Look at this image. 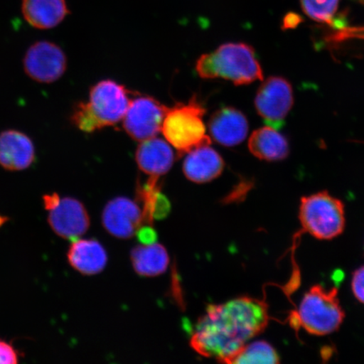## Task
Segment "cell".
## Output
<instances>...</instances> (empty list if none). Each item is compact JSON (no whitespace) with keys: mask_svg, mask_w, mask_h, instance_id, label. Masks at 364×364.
<instances>
[{"mask_svg":"<svg viewBox=\"0 0 364 364\" xmlns=\"http://www.w3.org/2000/svg\"><path fill=\"white\" fill-rule=\"evenodd\" d=\"M209 133L218 144L234 147L247 138L248 121L237 109L226 107L218 109L208 122Z\"/></svg>","mask_w":364,"mask_h":364,"instance_id":"4fadbf2b","label":"cell"},{"mask_svg":"<svg viewBox=\"0 0 364 364\" xmlns=\"http://www.w3.org/2000/svg\"><path fill=\"white\" fill-rule=\"evenodd\" d=\"M294 104V92L289 82L282 77L267 79L257 90L255 105L257 112L268 126L279 129Z\"/></svg>","mask_w":364,"mask_h":364,"instance_id":"9c48e42d","label":"cell"},{"mask_svg":"<svg viewBox=\"0 0 364 364\" xmlns=\"http://www.w3.org/2000/svg\"><path fill=\"white\" fill-rule=\"evenodd\" d=\"M36 159V149L28 135L15 129L0 133V166L9 171L28 169Z\"/></svg>","mask_w":364,"mask_h":364,"instance_id":"7c38bea8","label":"cell"},{"mask_svg":"<svg viewBox=\"0 0 364 364\" xmlns=\"http://www.w3.org/2000/svg\"><path fill=\"white\" fill-rule=\"evenodd\" d=\"M299 218L303 230L318 240L334 239L345 229L344 204L327 192L303 197Z\"/></svg>","mask_w":364,"mask_h":364,"instance_id":"5b68a950","label":"cell"},{"mask_svg":"<svg viewBox=\"0 0 364 364\" xmlns=\"http://www.w3.org/2000/svg\"><path fill=\"white\" fill-rule=\"evenodd\" d=\"M248 146L250 153L262 161H283L289 154L288 140L270 126L254 131L249 139Z\"/></svg>","mask_w":364,"mask_h":364,"instance_id":"ac0fdd59","label":"cell"},{"mask_svg":"<svg viewBox=\"0 0 364 364\" xmlns=\"http://www.w3.org/2000/svg\"><path fill=\"white\" fill-rule=\"evenodd\" d=\"M340 0H300L304 13L311 19L331 24L338 11Z\"/></svg>","mask_w":364,"mask_h":364,"instance_id":"44dd1931","label":"cell"},{"mask_svg":"<svg viewBox=\"0 0 364 364\" xmlns=\"http://www.w3.org/2000/svg\"><path fill=\"white\" fill-rule=\"evenodd\" d=\"M48 224L59 237L76 240L89 230L90 220L84 204L75 198H60L48 210Z\"/></svg>","mask_w":364,"mask_h":364,"instance_id":"30bf717a","label":"cell"},{"mask_svg":"<svg viewBox=\"0 0 364 364\" xmlns=\"http://www.w3.org/2000/svg\"><path fill=\"white\" fill-rule=\"evenodd\" d=\"M270 316L262 299L239 297L209 304L191 336V347L205 358L229 363L255 336L267 328Z\"/></svg>","mask_w":364,"mask_h":364,"instance_id":"6da1fadb","label":"cell"},{"mask_svg":"<svg viewBox=\"0 0 364 364\" xmlns=\"http://www.w3.org/2000/svg\"><path fill=\"white\" fill-rule=\"evenodd\" d=\"M6 221V218L0 217V226H1L4 222Z\"/></svg>","mask_w":364,"mask_h":364,"instance_id":"484cf974","label":"cell"},{"mask_svg":"<svg viewBox=\"0 0 364 364\" xmlns=\"http://www.w3.org/2000/svg\"><path fill=\"white\" fill-rule=\"evenodd\" d=\"M143 223H145L143 208L133 200L125 197L113 198L102 212L105 229L116 238H131Z\"/></svg>","mask_w":364,"mask_h":364,"instance_id":"8fae6325","label":"cell"},{"mask_svg":"<svg viewBox=\"0 0 364 364\" xmlns=\"http://www.w3.org/2000/svg\"><path fill=\"white\" fill-rule=\"evenodd\" d=\"M352 290L355 298L364 304V266L354 272L352 279Z\"/></svg>","mask_w":364,"mask_h":364,"instance_id":"7402d4cb","label":"cell"},{"mask_svg":"<svg viewBox=\"0 0 364 364\" xmlns=\"http://www.w3.org/2000/svg\"><path fill=\"white\" fill-rule=\"evenodd\" d=\"M21 12L25 21L39 30L54 28L70 14L66 0H22Z\"/></svg>","mask_w":364,"mask_h":364,"instance_id":"e0dca14e","label":"cell"},{"mask_svg":"<svg viewBox=\"0 0 364 364\" xmlns=\"http://www.w3.org/2000/svg\"><path fill=\"white\" fill-rule=\"evenodd\" d=\"M18 354L15 348L6 341H0V364H16Z\"/></svg>","mask_w":364,"mask_h":364,"instance_id":"603a6c76","label":"cell"},{"mask_svg":"<svg viewBox=\"0 0 364 364\" xmlns=\"http://www.w3.org/2000/svg\"><path fill=\"white\" fill-rule=\"evenodd\" d=\"M205 113L206 108L197 97L188 103H177L168 109L161 132L179 156L196 148L211 144L203 122Z\"/></svg>","mask_w":364,"mask_h":364,"instance_id":"3957f363","label":"cell"},{"mask_svg":"<svg viewBox=\"0 0 364 364\" xmlns=\"http://www.w3.org/2000/svg\"><path fill=\"white\" fill-rule=\"evenodd\" d=\"M182 169L186 178L194 183H208L222 174L225 161L210 144L203 145L188 153Z\"/></svg>","mask_w":364,"mask_h":364,"instance_id":"9a60e30c","label":"cell"},{"mask_svg":"<svg viewBox=\"0 0 364 364\" xmlns=\"http://www.w3.org/2000/svg\"><path fill=\"white\" fill-rule=\"evenodd\" d=\"M136 235L141 244L148 245L156 242V232L149 225L141 226Z\"/></svg>","mask_w":364,"mask_h":364,"instance_id":"cb8c5ba5","label":"cell"},{"mask_svg":"<svg viewBox=\"0 0 364 364\" xmlns=\"http://www.w3.org/2000/svg\"><path fill=\"white\" fill-rule=\"evenodd\" d=\"M135 159L144 174L159 179L171 171L175 154L167 141L154 136L141 142L136 150Z\"/></svg>","mask_w":364,"mask_h":364,"instance_id":"5bb4252c","label":"cell"},{"mask_svg":"<svg viewBox=\"0 0 364 364\" xmlns=\"http://www.w3.org/2000/svg\"><path fill=\"white\" fill-rule=\"evenodd\" d=\"M280 357L276 349L265 341L247 343L232 358L230 364L279 363Z\"/></svg>","mask_w":364,"mask_h":364,"instance_id":"ffe728a7","label":"cell"},{"mask_svg":"<svg viewBox=\"0 0 364 364\" xmlns=\"http://www.w3.org/2000/svg\"><path fill=\"white\" fill-rule=\"evenodd\" d=\"M23 67L31 80L41 84H51L65 75L67 57L56 43L39 41L27 49Z\"/></svg>","mask_w":364,"mask_h":364,"instance_id":"ba28073f","label":"cell"},{"mask_svg":"<svg viewBox=\"0 0 364 364\" xmlns=\"http://www.w3.org/2000/svg\"><path fill=\"white\" fill-rule=\"evenodd\" d=\"M130 95L124 85L112 80L100 81L90 89L88 106L101 129L124 120Z\"/></svg>","mask_w":364,"mask_h":364,"instance_id":"8992f818","label":"cell"},{"mask_svg":"<svg viewBox=\"0 0 364 364\" xmlns=\"http://www.w3.org/2000/svg\"><path fill=\"white\" fill-rule=\"evenodd\" d=\"M168 109L149 95H136L122 120L126 133L139 142L154 138L161 132Z\"/></svg>","mask_w":364,"mask_h":364,"instance_id":"52a82bcc","label":"cell"},{"mask_svg":"<svg viewBox=\"0 0 364 364\" xmlns=\"http://www.w3.org/2000/svg\"><path fill=\"white\" fill-rule=\"evenodd\" d=\"M356 1L364 4V0H356Z\"/></svg>","mask_w":364,"mask_h":364,"instance_id":"4316f807","label":"cell"},{"mask_svg":"<svg viewBox=\"0 0 364 364\" xmlns=\"http://www.w3.org/2000/svg\"><path fill=\"white\" fill-rule=\"evenodd\" d=\"M294 323L308 333L326 336L333 333L343 324L345 313L338 299V289H326L321 285L313 286L304 294L295 313Z\"/></svg>","mask_w":364,"mask_h":364,"instance_id":"277c9868","label":"cell"},{"mask_svg":"<svg viewBox=\"0 0 364 364\" xmlns=\"http://www.w3.org/2000/svg\"><path fill=\"white\" fill-rule=\"evenodd\" d=\"M68 261L74 269L84 275H95L106 268L108 256L106 249L97 240L73 241L68 252Z\"/></svg>","mask_w":364,"mask_h":364,"instance_id":"2e32d148","label":"cell"},{"mask_svg":"<svg viewBox=\"0 0 364 364\" xmlns=\"http://www.w3.org/2000/svg\"><path fill=\"white\" fill-rule=\"evenodd\" d=\"M134 270L143 277H157L166 272L170 264L169 254L157 242L141 245L131 252Z\"/></svg>","mask_w":364,"mask_h":364,"instance_id":"d6986e66","label":"cell"},{"mask_svg":"<svg viewBox=\"0 0 364 364\" xmlns=\"http://www.w3.org/2000/svg\"><path fill=\"white\" fill-rule=\"evenodd\" d=\"M300 21H301V19H300L298 16H287L284 20V27L285 28H293V27L299 25Z\"/></svg>","mask_w":364,"mask_h":364,"instance_id":"d4e9b609","label":"cell"},{"mask_svg":"<svg viewBox=\"0 0 364 364\" xmlns=\"http://www.w3.org/2000/svg\"><path fill=\"white\" fill-rule=\"evenodd\" d=\"M196 71L204 80L224 79L235 85L262 80L263 74L254 49L245 43H225L215 51L203 54Z\"/></svg>","mask_w":364,"mask_h":364,"instance_id":"7a4b0ae2","label":"cell"}]
</instances>
